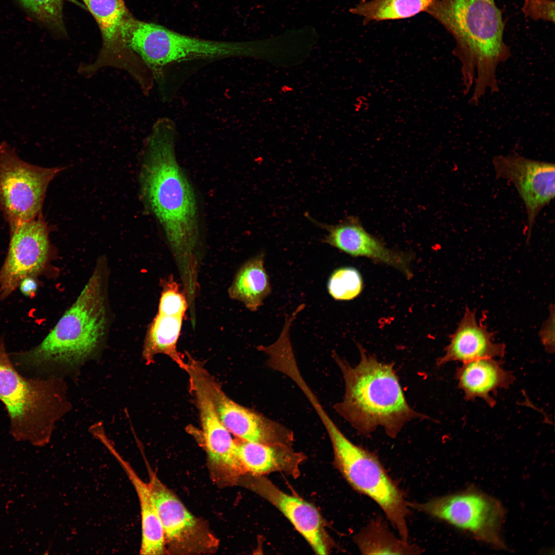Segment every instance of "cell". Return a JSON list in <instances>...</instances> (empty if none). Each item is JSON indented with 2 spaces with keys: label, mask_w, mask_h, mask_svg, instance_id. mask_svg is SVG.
Listing matches in <instances>:
<instances>
[{
  "label": "cell",
  "mask_w": 555,
  "mask_h": 555,
  "mask_svg": "<svg viewBox=\"0 0 555 555\" xmlns=\"http://www.w3.org/2000/svg\"><path fill=\"white\" fill-rule=\"evenodd\" d=\"M177 134L176 124L169 118L154 124L144 146L140 187L173 253L186 259L194 255L200 229L194 189L177 159Z\"/></svg>",
  "instance_id": "6da1fadb"
},
{
  "label": "cell",
  "mask_w": 555,
  "mask_h": 555,
  "mask_svg": "<svg viewBox=\"0 0 555 555\" xmlns=\"http://www.w3.org/2000/svg\"><path fill=\"white\" fill-rule=\"evenodd\" d=\"M452 36L453 53L460 63L464 94L477 104L498 90V66L510 56L504 24L495 0H434L427 12Z\"/></svg>",
  "instance_id": "7a4b0ae2"
},
{
  "label": "cell",
  "mask_w": 555,
  "mask_h": 555,
  "mask_svg": "<svg viewBox=\"0 0 555 555\" xmlns=\"http://www.w3.org/2000/svg\"><path fill=\"white\" fill-rule=\"evenodd\" d=\"M357 345L360 358L354 366L332 352L345 387L343 400L333 406L335 411L361 434L369 435L382 427L392 438L407 422L428 418L406 401L394 364L379 361Z\"/></svg>",
  "instance_id": "3957f363"
},
{
  "label": "cell",
  "mask_w": 555,
  "mask_h": 555,
  "mask_svg": "<svg viewBox=\"0 0 555 555\" xmlns=\"http://www.w3.org/2000/svg\"><path fill=\"white\" fill-rule=\"evenodd\" d=\"M103 271L94 272L78 298L38 346L15 354L18 365L40 370L82 363L98 348L108 325Z\"/></svg>",
  "instance_id": "277c9868"
},
{
  "label": "cell",
  "mask_w": 555,
  "mask_h": 555,
  "mask_svg": "<svg viewBox=\"0 0 555 555\" xmlns=\"http://www.w3.org/2000/svg\"><path fill=\"white\" fill-rule=\"evenodd\" d=\"M0 401L10 420V433L20 441L42 447L55 424L70 409L62 379L27 378L15 368L0 338Z\"/></svg>",
  "instance_id": "5b68a950"
},
{
  "label": "cell",
  "mask_w": 555,
  "mask_h": 555,
  "mask_svg": "<svg viewBox=\"0 0 555 555\" xmlns=\"http://www.w3.org/2000/svg\"><path fill=\"white\" fill-rule=\"evenodd\" d=\"M128 47L144 62L160 88L166 72L179 64L233 58L258 59L260 42L225 41L191 36L131 16L122 29Z\"/></svg>",
  "instance_id": "8992f818"
},
{
  "label": "cell",
  "mask_w": 555,
  "mask_h": 555,
  "mask_svg": "<svg viewBox=\"0 0 555 555\" xmlns=\"http://www.w3.org/2000/svg\"><path fill=\"white\" fill-rule=\"evenodd\" d=\"M334 462L349 484L357 492L375 502L408 542L406 519L409 503L396 483L388 475L376 454L348 439L336 427L329 431Z\"/></svg>",
  "instance_id": "52a82bcc"
},
{
  "label": "cell",
  "mask_w": 555,
  "mask_h": 555,
  "mask_svg": "<svg viewBox=\"0 0 555 555\" xmlns=\"http://www.w3.org/2000/svg\"><path fill=\"white\" fill-rule=\"evenodd\" d=\"M63 169L29 163L6 141L0 143V210L10 228L41 214L48 187Z\"/></svg>",
  "instance_id": "ba28073f"
},
{
  "label": "cell",
  "mask_w": 555,
  "mask_h": 555,
  "mask_svg": "<svg viewBox=\"0 0 555 555\" xmlns=\"http://www.w3.org/2000/svg\"><path fill=\"white\" fill-rule=\"evenodd\" d=\"M409 506L491 546L506 547L501 534L505 509L496 499L477 489H468L423 503H409Z\"/></svg>",
  "instance_id": "9c48e42d"
},
{
  "label": "cell",
  "mask_w": 555,
  "mask_h": 555,
  "mask_svg": "<svg viewBox=\"0 0 555 555\" xmlns=\"http://www.w3.org/2000/svg\"><path fill=\"white\" fill-rule=\"evenodd\" d=\"M82 1L99 25L102 45L96 61L79 66V73L90 77L101 68L115 67L127 72L142 91L150 89L154 83L152 72L123 38V25L131 16L124 0Z\"/></svg>",
  "instance_id": "30bf717a"
},
{
  "label": "cell",
  "mask_w": 555,
  "mask_h": 555,
  "mask_svg": "<svg viewBox=\"0 0 555 555\" xmlns=\"http://www.w3.org/2000/svg\"><path fill=\"white\" fill-rule=\"evenodd\" d=\"M10 229L7 256L0 271V299L9 296L27 276L44 267L51 250L49 228L41 214Z\"/></svg>",
  "instance_id": "8fae6325"
},
{
  "label": "cell",
  "mask_w": 555,
  "mask_h": 555,
  "mask_svg": "<svg viewBox=\"0 0 555 555\" xmlns=\"http://www.w3.org/2000/svg\"><path fill=\"white\" fill-rule=\"evenodd\" d=\"M197 366L216 413L231 434L243 440L292 446L294 434L290 429L231 400L198 363Z\"/></svg>",
  "instance_id": "7c38bea8"
},
{
  "label": "cell",
  "mask_w": 555,
  "mask_h": 555,
  "mask_svg": "<svg viewBox=\"0 0 555 555\" xmlns=\"http://www.w3.org/2000/svg\"><path fill=\"white\" fill-rule=\"evenodd\" d=\"M492 162L496 178L512 183L524 203L528 243L538 214L554 198V164L528 159L517 154L496 156Z\"/></svg>",
  "instance_id": "4fadbf2b"
},
{
  "label": "cell",
  "mask_w": 555,
  "mask_h": 555,
  "mask_svg": "<svg viewBox=\"0 0 555 555\" xmlns=\"http://www.w3.org/2000/svg\"><path fill=\"white\" fill-rule=\"evenodd\" d=\"M149 484L163 530L165 547L171 551L190 553L203 551L212 544V539L201 523L187 509L173 492L160 481L147 462Z\"/></svg>",
  "instance_id": "5bb4252c"
},
{
  "label": "cell",
  "mask_w": 555,
  "mask_h": 555,
  "mask_svg": "<svg viewBox=\"0 0 555 555\" xmlns=\"http://www.w3.org/2000/svg\"><path fill=\"white\" fill-rule=\"evenodd\" d=\"M244 485L279 509L318 554H327L334 546L325 521L317 508L297 496L287 494L261 475L248 473Z\"/></svg>",
  "instance_id": "9a60e30c"
},
{
  "label": "cell",
  "mask_w": 555,
  "mask_h": 555,
  "mask_svg": "<svg viewBox=\"0 0 555 555\" xmlns=\"http://www.w3.org/2000/svg\"><path fill=\"white\" fill-rule=\"evenodd\" d=\"M190 376L200 418L206 451L211 465L224 474L237 479L245 472L237 452V443L219 419L199 374L197 362L190 358Z\"/></svg>",
  "instance_id": "2e32d148"
},
{
  "label": "cell",
  "mask_w": 555,
  "mask_h": 555,
  "mask_svg": "<svg viewBox=\"0 0 555 555\" xmlns=\"http://www.w3.org/2000/svg\"><path fill=\"white\" fill-rule=\"evenodd\" d=\"M305 215L316 226L326 230L323 243L350 256L369 258L393 267L407 278L412 276V254L387 247L369 233L357 217L349 216L337 224L330 225L318 221L308 214Z\"/></svg>",
  "instance_id": "e0dca14e"
},
{
  "label": "cell",
  "mask_w": 555,
  "mask_h": 555,
  "mask_svg": "<svg viewBox=\"0 0 555 555\" xmlns=\"http://www.w3.org/2000/svg\"><path fill=\"white\" fill-rule=\"evenodd\" d=\"M494 336V332L477 320L475 312L466 308L445 348V354L436 360V364L440 366L451 361L464 363L482 358H502L506 346L495 342Z\"/></svg>",
  "instance_id": "ac0fdd59"
},
{
  "label": "cell",
  "mask_w": 555,
  "mask_h": 555,
  "mask_svg": "<svg viewBox=\"0 0 555 555\" xmlns=\"http://www.w3.org/2000/svg\"><path fill=\"white\" fill-rule=\"evenodd\" d=\"M503 361L495 358H482L463 363L456 369L458 387L463 392L464 399H482L489 406L496 404L491 395L498 390L507 389L514 382L512 373L503 367Z\"/></svg>",
  "instance_id": "d6986e66"
},
{
  "label": "cell",
  "mask_w": 555,
  "mask_h": 555,
  "mask_svg": "<svg viewBox=\"0 0 555 555\" xmlns=\"http://www.w3.org/2000/svg\"><path fill=\"white\" fill-rule=\"evenodd\" d=\"M236 443L238 457L246 473L263 475L281 472L297 478L300 474V465L306 459L304 454L295 451L290 446L243 440Z\"/></svg>",
  "instance_id": "ffe728a7"
},
{
  "label": "cell",
  "mask_w": 555,
  "mask_h": 555,
  "mask_svg": "<svg viewBox=\"0 0 555 555\" xmlns=\"http://www.w3.org/2000/svg\"><path fill=\"white\" fill-rule=\"evenodd\" d=\"M106 449L115 458L132 484L139 500L141 524L140 553L159 555L166 550L163 530L149 483L144 482L132 466L108 443Z\"/></svg>",
  "instance_id": "44dd1931"
},
{
  "label": "cell",
  "mask_w": 555,
  "mask_h": 555,
  "mask_svg": "<svg viewBox=\"0 0 555 555\" xmlns=\"http://www.w3.org/2000/svg\"><path fill=\"white\" fill-rule=\"evenodd\" d=\"M265 254L261 251L239 268L230 285V297L242 302L252 311H256L271 292L269 276L264 266Z\"/></svg>",
  "instance_id": "7402d4cb"
},
{
  "label": "cell",
  "mask_w": 555,
  "mask_h": 555,
  "mask_svg": "<svg viewBox=\"0 0 555 555\" xmlns=\"http://www.w3.org/2000/svg\"><path fill=\"white\" fill-rule=\"evenodd\" d=\"M183 318L159 313L156 315L150 326L144 344L143 357L147 364L154 361L156 355L163 354L187 371V363L184 362L177 348Z\"/></svg>",
  "instance_id": "603a6c76"
},
{
  "label": "cell",
  "mask_w": 555,
  "mask_h": 555,
  "mask_svg": "<svg viewBox=\"0 0 555 555\" xmlns=\"http://www.w3.org/2000/svg\"><path fill=\"white\" fill-rule=\"evenodd\" d=\"M354 541L363 554H417L422 552L418 546L396 538L378 519L364 527L355 535Z\"/></svg>",
  "instance_id": "cb8c5ba5"
},
{
  "label": "cell",
  "mask_w": 555,
  "mask_h": 555,
  "mask_svg": "<svg viewBox=\"0 0 555 555\" xmlns=\"http://www.w3.org/2000/svg\"><path fill=\"white\" fill-rule=\"evenodd\" d=\"M434 0L362 1L350 12L362 18L365 24L373 21L410 18L427 12Z\"/></svg>",
  "instance_id": "d4e9b609"
},
{
  "label": "cell",
  "mask_w": 555,
  "mask_h": 555,
  "mask_svg": "<svg viewBox=\"0 0 555 555\" xmlns=\"http://www.w3.org/2000/svg\"><path fill=\"white\" fill-rule=\"evenodd\" d=\"M363 280L359 271L354 267H344L335 270L327 282L329 294L335 300H351L361 292Z\"/></svg>",
  "instance_id": "484cf974"
},
{
  "label": "cell",
  "mask_w": 555,
  "mask_h": 555,
  "mask_svg": "<svg viewBox=\"0 0 555 555\" xmlns=\"http://www.w3.org/2000/svg\"><path fill=\"white\" fill-rule=\"evenodd\" d=\"M24 9L50 29L59 32L65 31L63 6L66 0H17Z\"/></svg>",
  "instance_id": "4316f807"
},
{
  "label": "cell",
  "mask_w": 555,
  "mask_h": 555,
  "mask_svg": "<svg viewBox=\"0 0 555 555\" xmlns=\"http://www.w3.org/2000/svg\"><path fill=\"white\" fill-rule=\"evenodd\" d=\"M187 309L186 300L177 284L172 281L165 283L161 294L158 313L183 317Z\"/></svg>",
  "instance_id": "83f0119b"
},
{
  "label": "cell",
  "mask_w": 555,
  "mask_h": 555,
  "mask_svg": "<svg viewBox=\"0 0 555 555\" xmlns=\"http://www.w3.org/2000/svg\"><path fill=\"white\" fill-rule=\"evenodd\" d=\"M522 11L531 19L554 22V1L525 0Z\"/></svg>",
  "instance_id": "f1b7e54d"
},
{
  "label": "cell",
  "mask_w": 555,
  "mask_h": 555,
  "mask_svg": "<svg viewBox=\"0 0 555 555\" xmlns=\"http://www.w3.org/2000/svg\"><path fill=\"white\" fill-rule=\"evenodd\" d=\"M549 318L542 325L540 337L545 349L549 353H553L554 349V309L553 306L550 309Z\"/></svg>",
  "instance_id": "f546056e"
},
{
  "label": "cell",
  "mask_w": 555,
  "mask_h": 555,
  "mask_svg": "<svg viewBox=\"0 0 555 555\" xmlns=\"http://www.w3.org/2000/svg\"><path fill=\"white\" fill-rule=\"evenodd\" d=\"M18 287L25 296L33 297L37 291L38 284L34 276H29L23 279Z\"/></svg>",
  "instance_id": "4dcf8cb0"
}]
</instances>
